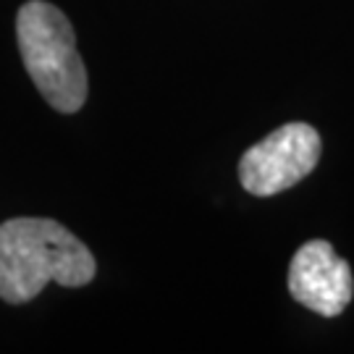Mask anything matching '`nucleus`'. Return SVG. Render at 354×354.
<instances>
[{"mask_svg":"<svg viewBox=\"0 0 354 354\" xmlns=\"http://www.w3.org/2000/svg\"><path fill=\"white\" fill-rule=\"evenodd\" d=\"M97 263L87 244L50 218H11L0 226V299L32 302L50 281L66 289L87 286Z\"/></svg>","mask_w":354,"mask_h":354,"instance_id":"f257e3e1","label":"nucleus"},{"mask_svg":"<svg viewBox=\"0 0 354 354\" xmlns=\"http://www.w3.org/2000/svg\"><path fill=\"white\" fill-rule=\"evenodd\" d=\"M16 39L26 74L58 113H76L87 100V68L71 21L45 0H29L16 16Z\"/></svg>","mask_w":354,"mask_h":354,"instance_id":"f03ea898","label":"nucleus"},{"mask_svg":"<svg viewBox=\"0 0 354 354\" xmlns=\"http://www.w3.org/2000/svg\"><path fill=\"white\" fill-rule=\"evenodd\" d=\"M320 152V134L310 124H283L241 155V187L254 197H273L291 189L315 171Z\"/></svg>","mask_w":354,"mask_h":354,"instance_id":"7ed1b4c3","label":"nucleus"},{"mask_svg":"<svg viewBox=\"0 0 354 354\" xmlns=\"http://www.w3.org/2000/svg\"><path fill=\"white\" fill-rule=\"evenodd\" d=\"M289 291L307 310L323 317H336L352 302V270L328 241H307L291 260Z\"/></svg>","mask_w":354,"mask_h":354,"instance_id":"20e7f679","label":"nucleus"}]
</instances>
